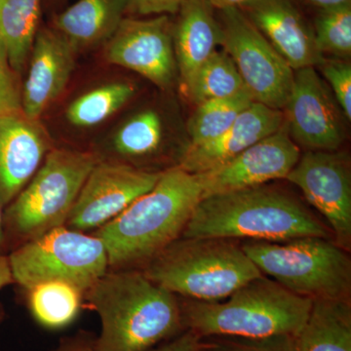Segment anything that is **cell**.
<instances>
[{
  "label": "cell",
  "instance_id": "37",
  "mask_svg": "<svg viewBox=\"0 0 351 351\" xmlns=\"http://www.w3.org/2000/svg\"><path fill=\"white\" fill-rule=\"evenodd\" d=\"M4 208L0 204V257L8 256V245H7L5 232L3 223Z\"/></svg>",
  "mask_w": 351,
  "mask_h": 351
},
{
  "label": "cell",
  "instance_id": "5",
  "mask_svg": "<svg viewBox=\"0 0 351 351\" xmlns=\"http://www.w3.org/2000/svg\"><path fill=\"white\" fill-rule=\"evenodd\" d=\"M143 274L176 295L218 302L263 276L230 239L180 237L145 263Z\"/></svg>",
  "mask_w": 351,
  "mask_h": 351
},
{
  "label": "cell",
  "instance_id": "3",
  "mask_svg": "<svg viewBox=\"0 0 351 351\" xmlns=\"http://www.w3.org/2000/svg\"><path fill=\"white\" fill-rule=\"evenodd\" d=\"M202 197L199 177L176 165L121 214L93 232L105 245L110 269H140L182 237Z\"/></svg>",
  "mask_w": 351,
  "mask_h": 351
},
{
  "label": "cell",
  "instance_id": "31",
  "mask_svg": "<svg viewBox=\"0 0 351 351\" xmlns=\"http://www.w3.org/2000/svg\"><path fill=\"white\" fill-rule=\"evenodd\" d=\"M0 41V117L22 112V89Z\"/></svg>",
  "mask_w": 351,
  "mask_h": 351
},
{
  "label": "cell",
  "instance_id": "16",
  "mask_svg": "<svg viewBox=\"0 0 351 351\" xmlns=\"http://www.w3.org/2000/svg\"><path fill=\"white\" fill-rule=\"evenodd\" d=\"M75 48L60 32L39 31L31 53L29 75L22 89V112L39 117L63 93L75 69Z\"/></svg>",
  "mask_w": 351,
  "mask_h": 351
},
{
  "label": "cell",
  "instance_id": "29",
  "mask_svg": "<svg viewBox=\"0 0 351 351\" xmlns=\"http://www.w3.org/2000/svg\"><path fill=\"white\" fill-rule=\"evenodd\" d=\"M211 343L203 341L201 351H295L291 336L265 339L214 338Z\"/></svg>",
  "mask_w": 351,
  "mask_h": 351
},
{
  "label": "cell",
  "instance_id": "34",
  "mask_svg": "<svg viewBox=\"0 0 351 351\" xmlns=\"http://www.w3.org/2000/svg\"><path fill=\"white\" fill-rule=\"evenodd\" d=\"M94 343L95 339L78 335L73 338L64 339L54 351H96Z\"/></svg>",
  "mask_w": 351,
  "mask_h": 351
},
{
  "label": "cell",
  "instance_id": "26",
  "mask_svg": "<svg viewBox=\"0 0 351 351\" xmlns=\"http://www.w3.org/2000/svg\"><path fill=\"white\" fill-rule=\"evenodd\" d=\"M128 82H113L87 92L71 103L66 110V119L71 125H99L123 107L135 94Z\"/></svg>",
  "mask_w": 351,
  "mask_h": 351
},
{
  "label": "cell",
  "instance_id": "28",
  "mask_svg": "<svg viewBox=\"0 0 351 351\" xmlns=\"http://www.w3.org/2000/svg\"><path fill=\"white\" fill-rule=\"evenodd\" d=\"M314 38L320 52L346 60L351 55V1L320 9L314 24Z\"/></svg>",
  "mask_w": 351,
  "mask_h": 351
},
{
  "label": "cell",
  "instance_id": "38",
  "mask_svg": "<svg viewBox=\"0 0 351 351\" xmlns=\"http://www.w3.org/2000/svg\"><path fill=\"white\" fill-rule=\"evenodd\" d=\"M313 5L319 7L320 9L328 8V7L339 5V4L350 2L351 0H306Z\"/></svg>",
  "mask_w": 351,
  "mask_h": 351
},
{
  "label": "cell",
  "instance_id": "9",
  "mask_svg": "<svg viewBox=\"0 0 351 351\" xmlns=\"http://www.w3.org/2000/svg\"><path fill=\"white\" fill-rule=\"evenodd\" d=\"M225 51L239 69L254 101L282 110L295 71L240 9L221 11Z\"/></svg>",
  "mask_w": 351,
  "mask_h": 351
},
{
  "label": "cell",
  "instance_id": "25",
  "mask_svg": "<svg viewBox=\"0 0 351 351\" xmlns=\"http://www.w3.org/2000/svg\"><path fill=\"white\" fill-rule=\"evenodd\" d=\"M162 138V122L158 113L152 110L138 113L113 137L112 151L119 156L115 162L125 164L127 160L156 156Z\"/></svg>",
  "mask_w": 351,
  "mask_h": 351
},
{
  "label": "cell",
  "instance_id": "24",
  "mask_svg": "<svg viewBox=\"0 0 351 351\" xmlns=\"http://www.w3.org/2000/svg\"><path fill=\"white\" fill-rule=\"evenodd\" d=\"M184 93L196 105L250 95L239 69L226 51H216L200 66Z\"/></svg>",
  "mask_w": 351,
  "mask_h": 351
},
{
  "label": "cell",
  "instance_id": "21",
  "mask_svg": "<svg viewBox=\"0 0 351 351\" xmlns=\"http://www.w3.org/2000/svg\"><path fill=\"white\" fill-rule=\"evenodd\" d=\"M294 339L295 351H351V306L348 300H314Z\"/></svg>",
  "mask_w": 351,
  "mask_h": 351
},
{
  "label": "cell",
  "instance_id": "22",
  "mask_svg": "<svg viewBox=\"0 0 351 351\" xmlns=\"http://www.w3.org/2000/svg\"><path fill=\"white\" fill-rule=\"evenodd\" d=\"M40 12L41 0H0V41L17 75L31 57Z\"/></svg>",
  "mask_w": 351,
  "mask_h": 351
},
{
  "label": "cell",
  "instance_id": "7",
  "mask_svg": "<svg viewBox=\"0 0 351 351\" xmlns=\"http://www.w3.org/2000/svg\"><path fill=\"white\" fill-rule=\"evenodd\" d=\"M241 248L263 274L295 295L350 301L351 258L331 239L246 241Z\"/></svg>",
  "mask_w": 351,
  "mask_h": 351
},
{
  "label": "cell",
  "instance_id": "11",
  "mask_svg": "<svg viewBox=\"0 0 351 351\" xmlns=\"http://www.w3.org/2000/svg\"><path fill=\"white\" fill-rule=\"evenodd\" d=\"M301 189L309 204L326 219L334 241L351 249V172L348 156L311 152L300 157L286 179Z\"/></svg>",
  "mask_w": 351,
  "mask_h": 351
},
{
  "label": "cell",
  "instance_id": "18",
  "mask_svg": "<svg viewBox=\"0 0 351 351\" xmlns=\"http://www.w3.org/2000/svg\"><path fill=\"white\" fill-rule=\"evenodd\" d=\"M246 10L247 17L293 71L315 68L324 62L313 29L292 0H257Z\"/></svg>",
  "mask_w": 351,
  "mask_h": 351
},
{
  "label": "cell",
  "instance_id": "4",
  "mask_svg": "<svg viewBox=\"0 0 351 351\" xmlns=\"http://www.w3.org/2000/svg\"><path fill=\"white\" fill-rule=\"evenodd\" d=\"M184 330L201 339L295 337L311 313L313 300L295 295L265 274L218 302L182 304Z\"/></svg>",
  "mask_w": 351,
  "mask_h": 351
},
{
  "label": "cell",
  "instance_id": "8",
  "mask_svg": "<svg viewBox=\"0 0 351 351\" xmlns=\"http://www.w3.org/2000/svg\"><path fill=\"white\" fill-rule=\"evenodd\" d=\"M13 282L24 290L48 281L71 284L86 292L110 269L98 237L63 226L20 245L8 254Z\"/></svg>",
  "mask_w": 351,
  "mask_h": 351
},
{
  "label": "cell",
  "instance_id": "19",
  "mask_svg": "<svg viewBox=\"0 0 351 351\" xmlns=\"http://www.w3.org/2000/svg\"><path fill=\"white\" fill-rule=\"evenodd\" d=\"M179 12L173 44L184 91L200 66L223 43V32L206 0H186Z\"/></svg>",
  "mask_w": 351,
  "mask_h": 351
},
{
  "label": "cell",
  "instance_id": "35",
  "mask_svg": "<svg viewBox=\"0 0 351 351\" xmlns=\"http://www.w3.org/2000/svg\"><path fill=\"white\" fill-rule=\"evenodd\" d=\"M212 8H217L223 11L226 9L237 8L246 9L252 4L255 3L257 0H206Z\"/></svg>",
  "mask_w": 351,
  "mask_h": 351
},
{
  "label": "cell",
  "instance_id": "20",
  "mask_svg": "<svg viewBox=\"0 0 351 351\" xmlns=\"http://www.w3.org/2000/svg\"><path fill=\"white\" fill-rule=\"evenodd\" d=\"M128 0H77L55 21L56 31L78 48L108 41L124 19Z\"/></svg>",
  "mask_w": 351,
  "mask_h": 351
},
{
  "label": "cell",
  "instance_id": "1",
  "mask_svg": "<svg viewBox=\"0 0 351 351\" xmlns=\"http://www.w3.org/2000/svg\"><path fill=\"white\" fill-rule=\"evenodd\" d=\"M84 300L101 320L96 351H149L184 331L177 295L141 269H108Z\"/></svg>",
  "mask_w": 351,
  "mask_h": 351
},
{
  "label": "cell",
  "instance_id": "36",
  "mask_svg": "<svg viewBox=\"0 0 351 351\" xmlns=\"http://www.w3.org/2000/svg\"><path fill=\"white\" fill-rule=\"evenodd\" d=\"M12 274H11L10 265H9L8 257L1 256L0 257V291L6 286L13 284ZM2 311L0 309V320H1Z\"/></svg>",
  "mask_w": 351,
  "mask_h": 351
},
{
  "label": "cell",
  "instance_id": "13",
  "mask_svg": "<svg viewBox=\"0 0 351 351\" xmlns=\"http://www.w3.org/2000/svg\"><path fill=\"white\" fill-rule=\"evenodd\" d=\"M108 63L144 76L161 89L175 83L178 69L169 18L123 19L106 48Z\"/></svg>",
  "mask_w": 351,
  "mask_h": 351
},
{
  "label": "cell",
  "instance_id": "30",
  "mask_svg": "<svg viewBox=\"0 0 351 351\" xmlns=\"http://www.w3.org/2000/svg\"><path fill=\"white\" fill-rule=\"evenodd\" d=\"M321 73L332 89L334 98L346 119H351V64L346 60H324Z\"/></svg>",
  "mask_w": 351,
  "mask_h": 351
},
{
  "label": "cell",
  "instance_id": "12",
  "mask_svg": "<svg viewBox=\"0 0 351 351\" xmlns=\"http://www.w3.org/2000/svg\"><path fill=\"white\" fill-rule=\"evenodd\" d=\"M284 108V122L297 145L311 152H337L345 142V114L313 66L295 71Z\"/></svg>",
  "mask_w": 351,
  "mask_h": 351
},
{
  "label": "cell",
  "instance_id": "33",
  "mask_svg": "<svg viewBox=\"0 0 351 351\" xmlns=\"http://www.w3.org/2000/svg\"><path fill=\"white\" fill-rule=\"evenodd\" d=\"M202 348L203 339L191 330H184L149 351H201Z\"/></svg>",
  "mask_w": 351,
  "mask_h": 351
},
{
  "label": "cell",
  "instance_id": "15",
  "mask_svg": "<svg viewBox=\"0 0 351 351\" xmlns=\"http://www.w3.org/2000/svg\"><path fill=\"white\" fill-rule=\"evenodd\" d=\"M52 149L39 120L23 112L0 117V204L5 208L31 181Z\"/></svg>",
  "mask_w": 351,
  "mask_h": 351
},
{
  "label": "cell",
  "instance_id": "14",
  "mask_svg": "<svg viewBox=\"0 0 351 351\" xmlns=\"http://www.w3.org/2000/svg\"><path fill=\"white\" fill-rule=\"evenodd\" d=\"M301 157L285 122L278 131L240 152L232 160L201 173L202 197L262 186L286 179Z\"/></svg>",
  "mask_w": 351,
  "mask_h": 351
},
{
  "label": "cell",
  "instance_id": "10",
  "mask_svg": "<svg viewBox=\"0 0 351 351\" xmlns=\"http://www.w3.org/2000/svg\"><path fill=\"white\" fill-rule=\"evenodd\" d=\"M161 174L99 160L83 184L64 226L77 232H96L151 191Z\"/></svg>",
  "mask_w": 351,
  "mask_h": 351
},
{
  "label": "cell",
  "instance_id": "17",
  "mask_svg": "<svg viewBox=\"0 0 351 351\" xmlns=\"http://www.w3.org/2000/svg\"><path fill=\"white\" fill-rule=\"evenodd\" d=\"M284 124L282 110L253 101L234 123L218 138L188 147L178 166L191 174H201L232 160L262 138L276 133Z\"/></svg>",
  "mask_w": 351,
  "mask_h": 351
},
{
  "label": "cell",
  "instance_id": "23",
  "mask_svg": "<svg viewBox=\"0 0 351 351\" xmlns=\"http://www.w3.org/2000/svg\"><path fill=\"white\" fill-rule=\"evenodd\" d=\"M27 304L34 319L49 329H60L75 321L84 293L69 283L48 281L27 290Z\"/></svg>",
  "mask_w": 351,
  "mask_h": 351
},
{
  "label": "cell",
  "instance_id": "2",
  "mask_svg": "<svg viewBox=\"0 0 351 351\" xmlns=\"http://www.w3.org/2000/svg\"><path fill=\"white\" fill-rule=\"evenodd\" d=\"M181 237L284 242L331 232L294 195L265 184L203 198Z\"/></svg>",
  "mask_w": 351,
  "mask_h": 351
},
{
  "label": "cell",
  "instance_id": "27",
  "mask_svg": "<svg viewBox=\"0 0 351 351\" xmlns=\"http://www.w3.org/2000/svg\"><path fill=\"white\" fill-rule=\"evenodd\" d=\"M253 101L250 95H242L197 105L189 120V147L205 144L225 133Z\"/></svg>",
  "mask_w": 351,
  "mask_h": 351
},
{
  "label": "cell",
  "instance_id": "6",
  "mask_svg": "<svg viewBox=\"0 0 351 351\" xmlns=\"http://www.w3.org/2000/svg\"><path fill=\"white\" fill-rule=\"evenodd\" d=\"M93 152L52 149L15 199L4 208L9 253L66 225L88 175L98 162Z\"/></svg>",
  "mask_w": 351,
  "mask_h": 351
},
{
  "label": "cell",
  "instance_id": "32",
  "mask_svg": "<svg viewBox=\"0 0 351 351\" xmlns=\"http://www.w3.org/2000/svg\"><path fill=\"white\" fill-rule=\"evenodd\" d=\"M186 0H128L129 7L142 15L174 14L179 12Z\"/></svg>",
  "mask_w": 351,
  "mask_h": 351
}]
</instances>
